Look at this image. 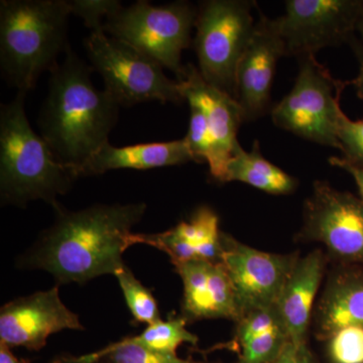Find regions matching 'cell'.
Listing matches in <instances>:
<instances>
[{
  "instance_id": "cell-1",
  "label": "cell",
  "mask_w": 363,
  "mask_h": 363,
  "mask_svg": "<svg viewBox=\"0 0 363 363\" xmlns=\"http://www.w3.org/2000/svg\"><path fill=\"white\" fill-rule=\"evenodd\" d=\"M145 203L95 204L77 211L55 208L54 223L16 260V267L52 274L57 285L85 284L125 266L133 228L147 211Z\"/></svg>"
},
{
  "instance_id": "cell-2",
  "label": "cell",
  "mask_w": 363,
  "mask_h": 363,
  "mask_svg": "<svg viewBox=\"0 0 363 363\" xmlns=\"http://www.w3.org/2000/svg\"><path fill=\"white\" fill-rule=\"evenodd\" d=\"M65 60L50 73L49 93L39 117L40 135L62 164L79 177L81 168L108 142L119 105L98 90L88 65L69 45Z\"/></svg>"
},
{
  "instance_id": "cell-3",
  "label": "cell",
  "mask_w": 363,
  "mask_h": 363,
  "mask_svg": "<svg viewBox=\"0 0 363 363\" xmlns=\"http://www.w3.org/2000/svg\"><path fill=\"white\" fill-rule=\"evenodd\" d=\"M26 93L18 92L0 106V199L2 205L23 208L33 201L60 206L78 177L54 156L33 130L25 112Z\"/></svg>"
},
{
  "instance_id": "cell-4",
  "label": "cell",
  "mask_w": 363,
  "mask_h": 363,
  "mask_svg": "<svg viewBox=\"0 0 363 363\" xmlns=\"http://www.w3.org/2000/svg\"><path fill=\"white\" fill-rule=\"evenodd\" d=\"M68 0L0 2V68L18 92L28 93L45 71L58 65L67 42Z\"/></svg>"
},
{
  "instance_id": "cell-5",
  "label": "cell",
  "mask_w": 363,
  "mask_h": 363,
  "mask_svg": "<svg viewBox=\"0 0 363 363\" xmlns=\"http://www.w3.org/2000/svg\"><path fill=\"white\" fill-rule=\"evenodd\" d=\"M255 2L208 0L197 9L194 47L198 70L206 82L235 99V74L257 21Z\"/></svg>"
},
{
  "instance_id": "cell-6",
  "label": "cell",
  "mask_w": 363,
  "mask_h": 363,
  "mask_svg": "<svg viewBox=\"0 0 363 363\" xmlns=\"http://www.w3.org/2000/svg\"><path fill=\"white\" fill-rule=\"evenodd\" d=\"M84 45L92 68L104 78V90L119 106L185 101L180 82L167 77L162 65L123 40L108 37L104 28L91 32Z\"/></svg>"
},
{
  "instance_id": "cell-7",
  "label": "cell",
  "mask_w": 363,
  "mask_h": 363,
  "mask_svg": "<svg viewBox=\"0 0 363 363\" xmlns=\"http://www.w3.org/2000/svg\"><path fill=\"white\" fill-rule=\"evenodd\" d=\"M196 18L197 9L188 1L155 6L140 0L108 16L104 30L154 59L178 80L185 69L182 52L190 47Z\"/></svg>"
},
{
  "instance_id": "cell-8",
  "label": "cell",
  "mask_w": 363,
  "mask_h": 363,
  "mask_svg": "<svg viewBox=\"0 0 363 363\" xmlns=\"http://www.w3.org/2000/svg\"><path fill=\"white\" fill-rule=\"evenodd\" d=\"M348 84L334 78L315 55L300 57L295 84L272 108V123L310 142L340 150V99Z\"/></svg>"
},
{
  "instance_id": "cell-9",
  "label": "cell",
  "mask_w": 363,
  "mask_h": 363,
  "mask_svg": "<svg viewBox=\"0 0 363 363\" xmlns=\"http://www.w3.org/2000/svg\"><path fill=\"white\" fill-rule=\"evenodd\" d=\"M297 240L320 242L335 264L363 267V202L326 181L313 184Z\"/></svg>"
},
{
  "instance_id": "cell-10",
  "label": "cell",
  "mask_w": 363,
  "mask_h": 363,
  "mask_svg": "<svg viewBox=\"0 0 363 363\" xmlns=\"http://www.w3.org/2000/svg\"><path fill=\"white\" fill-rule=\"evenodd\" d=\"M362 11L363 0H289L285 13L272 23L286 56L300 58L350 42Z\"/></svg>"
},
{
  "instance_id": "cell-11",
  "label": "cell",
  "mask_w": 363,
  "mask_h": 363,
  "mask_svg": "<svg viewBox=\"0 0 363 363\" xmlns=\"http://www.w3.org/2000/svg\"><path fill=\"white\" fill-rule=\"evenodd\" d=\"M221 245V262L235 289L241 318L253 310L276 305L300 257L298 252H260L223 231Z\"/></svg>"
},
{
  "instance_id": "cell-12",
  "label": "cell",
  "mask_w": 363,
  "mask_h": 363,
  "mask_svg": "<svg viewBox=\"0 0 363 363\" xmlns=\"http://www.w3.org/2000/svg\"><path fill=\"white\" fill-rule=\"evenodd\" d=\"M80 318L60 298L59 286L14 298L0 309V343L38 351L63 330H84Z\"/></svg>"
},
{
  "instance_id": "cell-13",
  "label": "cell",
  "mask_w": 363,
  "mask_h": 363,
  "mask_svg": "<svg viewBox=\"0 0 363 363\" xmlns=\"http://www.w3.org/2000/svg\"><path fill=\"white\" fill-rule=\"evenodd\" d=\"M184 99L199 105L213 145V156L208 164L214 180L222 183L226 166L240 147L238 133L243 121L240 104L233 97L204 80L198 68L187 64L178 79Z\"/></svg>"
},
{
  "instance_id": "cell-14",
  "label": "cell",
  "mask_w": 363,
  "mask_h": 363,
  "mask_svg": "<svg viewBox=\"0 0 363 363\" xmlns=\"http://www.w3.org/2000/svg\"><path fill=\"white\" fill-rule=\"evenodd\" d=\"M283 56H286L285 45L272 20L259 13L255 33L235 74V100L245 123L267 113L277 63Z\"/></svg>"
},
{
  "instance_id": "cell-15",
  "label": "cell",
  "mask_w": 363,
  "mask_h": 363,
  "mask_svg": "<svg viewBox=\"0 0 363 363\" xmlns=\"http://www.w3.org/2000/svg\"><path fill=\"white\" fill-rule=\"evenodd\" d=\"M174 267L183 283L181 316L188 323L211 319L240 321L235 289L222 262L196 259Z\"/></svg>"
},
{
  "instance_id": "cell-16",
  "label": "cell",
  "mask_w": 363,
  "mask_h": 363,
  "mask_svg": "<svg viewBox=\"0 0 363 363\" xmlns=\"http://www.w3.org/2000/svg\"><path fill=\"white\" fill-rule=\"evenodd\" d=\"M221 233L218 215L202 206L196 209L188 221L160 233H138V245H147L169 255L174 267L191 260L221 262Z\"/></svg>"
},
{
  "instance_id": "cell-17",
  "label": "cell",
  "mask_w": 363,
  "mask_h": 363,
  "mask_svg": "<svg viewBox=\"0 0 363 363\" xmlns=\"http://www.w3.org/2000/svg\"><path fill=\"white\" fill-rule=\"evenodd\" d=\"M328 260L322 250L300 257L286 279L276 309L291 342L307 344L313 306Z\"/></svg>"
},
{
  "instance_id": "cell-18",
  "label": "cell",
  "mask_w": 363,
  "mask_h": 363,
  "mask_svg": "<svg viewBox=\"0 0 363 363\" xmlns=\"http://www.w3.org/2000/svg\"><path fill=\"white\" fill-rule=\"evenodd\" d=\"M316 336L328 340L347 327L363 328V267L336 264L314 313Z\"/></svg>"
},
{
  "instance_id": "cell-19",
  "label": "cell",
  "mask_w": 363,
  "mask_h": 363,
  "mask_svg": "<svg viewBox=\"0 0 363 363\" xmlns=\"http://www.w3.org/2000/svg\"><path fill=\"white\" fill-rule=\"evenodd\" d=\"M196 162L185 138L117 147L107 143L88 160L79 177L104 175L113 169H152Z\"/></svg>"
},
{
  "instance_id": "cell-20",
  "label": "cell",
  "mask_w": 363,
  "mask_h": 363,
  "mask_svg": "<svg viewBox=\"0 0 363 363\" xmlns=\"http://www.w3.org/2000/svg\"><path fill=\"white\" fill-rule=\"evenodd\" d=\"M240 182L272 195H290L297 190L298 182L260 152L259 143H253L252 150L238 147L226 166L222 183Z\"/></svg>"
},
{
  "instance_id": "cell-21",
  "label": "cell",
  "mask_w": 363,
  "mask_h": 363,
  "mask_svg": "<svg viewBox=\"0 0 363 363\" xmlns=\"http://www.w3.org/2000/svg\"><path fill=\"white\" fill-rule=\"evenodd\" d=\"M188 322L181 316H171L168 320H160L147 325L138 335L128 337L130 342L138 344L145 350L164 354H177V350L184 343L196 346L199 338L187 330Z\"/></svg>"
},
{
  "instance_id": "cell-22",
  "label": "cell",
  "mask_w": 363,
  "mask_h": 363,
  "mask_svg": "<svg viewBox=\"0 0 363 363\" xmlns=\"http://www.w3.org/2000/svg\"><path fill=\"white\" fill-rule=\"evenodd\" d=\"M114 277L135 322L150 325L162 320L156 298L135 278L130 267L125 264Z\"/></svg>"
},
{
  "instance_id": "cell-23",
  "label": "cell",
  "mask_w": 363,
  "mask_h": 363,
  "mask_svg": "<svg viewBox=\"0 0 363 363\" xmlns=\"http://www.w3.org/2000/svg\"><path fill=\"white\" fill-rule=\"evenodd\" d=\"M86 357L101 363H221L197 362L193 359H184L177 357V354L154 352L145 350L138 344L130 342L128 337L109 344L104 350L86 354Z\"/></svg>"
},
{
  "instance_id": "cell-24",
  "label": "cell",
  "mask_w": 363,
  "mask_h": 363,
  "mask_svg": "<svg viewBox=\"0 0 363 363\" xmlns=\"http://www.w3.org/2000/svg\"><path fill=\"white\" fill-rule=\"evenodd\" d=\"M290 341L285 329L278 328L238 343V363H269L274 359Z\"/></svg>"
},
{
  "instance_id": "cell-25",
  "label": "cell",
  "mask_w": 363,
  "mask_h": 363,
  "mask_svg": "<svg viewBox=\"0 0 363 363\" xmlns=\"http://www.w3.org/2000/svg\"><path fill=\"white\" fill-rule=\"evenodd\" d=\"M329 355L333 363H363V328L347 327L328 339Z\"/></svg>"
},
{
  "instance_id": "cell-26",
  "label": "cell",
  "mask_w": 363,
  "mask_h": 363,
  "mask_svg": "<svg viewBox=\"0 0 363 363\" xmlns=\"http://www.w3.org/2000/svg\"><path fill=\"white\" fill-rule=\"evenodd\" d=\"M337 138L343 159L363 169V119L351 121L343 112L339 118Z\"/></svg>"
},
{
  "instance_id": "cell-27",
  "label": "cell",
  "mask_w": 363,
  "mask_h": 363,
  "mask_svg": "<svg viewBox=\"0 0 363 363\" xmlns=\"http://www.w3.org/2000/svg\"><path fill=\"white\" fill-rule=\"evenodd\" d=\"M69 6L72 14L82 18L91 32L104 28V18L106 20L123 6L117 0H70Z\"/></svg>"
},
{
  "instance_id": "cell-28",
  "label": "cell",
  "mask_w": 363,
  "mask_h": 363,
  "mask_svg": "<svg viewBox=\"0 0 363 363\" xmlns=\"http://www.w3.org/2000/svg\"><path fill=\"white\" fill-rule=\"evenodd\" d=\"M269 363H315L308 344L298 345L289 341L278 357Z\"/></svg>"
},
{
  "instance_id": "cell-29",
  "label": "cell",
  "mask_w": 363,
  "mask_h": 363,
  "mask_svg": "<svg viewBox=\"0 0 363 363\" xmlns=\"http://www.w3.org/2000/svg\"><path fill=\"white\" fill-rule=\"evenodd\" d=\"M328 162H330L331 166L337 167V168L347 172L354 179L355 184H357L358 188V192H359L360 199L363 202V169L345 161L342 157H329Z\"/></svg>"
},
{
  "instance_id": "cell-30",
  "label": "cell",
  "mask_w": 363,
  "mask_h": 363,
  "mask_svg": "<svg viewBox=\"0 0 363 363\" xmlns=\"http://www.w3.org/2000/svg\"><path fill=\"white\" fill-rule=\"evenodd\" d=\"M357 52L360 63L359 72H358L357 78L353 79L350 84L353 85L357 90V96L360 99H363V45H357Z\"/></svg>"
},
{
  "instance_id": "cell-31",
  "label": "cell",
  "mask_w": 363,
  "mask_h": 363,
  "mask_svg": "<svg viewBox=\"0 0 363 363\" xmlns=\"http://www.w3.org/2000/svg\"><path fill=\"white\" fill-rule=\"evenodd\" d=\"M0 363H30L28 360L18 358L11 352V348L0 343Z\"/></svg>"
},
{
  "instance_id": "cell-32",
  "label": "cell",
  "mask_w": 363,
  "mask_h": 363,
  "mask_svg": "<svg viewBox=\"0 0 363 363\" xmlns=\"http://www.w3.org/2000/svg\"><path fill=\"white\" fill-rule=\"evenodd\" d=\"M49 363H101L97 360L89 359L86 355L75 357L72 355H60V357L54 358Z\"/></svg>"
},
{
  "instance_id": "cell-33",
  "label": "cell",
  "mask_w": 363,
  "mask_h": 363,
  "mask_svg": "<svg viewBox=\"0 0 363 363\" xmlns=\"http://www.w3.org/2000/svg\"><path fill=\"white\" fill-rule=\"evenodd\" d=\"M357 32L360 33V35H362L363 40V11L362 16H360L359 21H358Z\"/></svg>"
}]
</instances>
